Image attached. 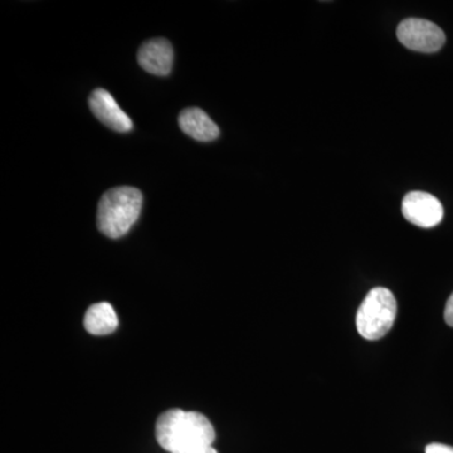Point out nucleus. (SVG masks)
I'll use <instances>...</instances> for the list:
<instances>
[{
  "mask_svg": "<svg viewBox=\"0 0 453 453\" xmlns=\"http://www.w3.org/2000/svg\"><path fill=\"white\" fill-rule=\"evenodd\" d=\"M89 107L98 120L118 133H127L133 129V121L122 111L115 98L106 89L97 88L89 96Z\"/></svg>",
  "mask_w": 453,
  "mask_h": 453,
  "instance_id": "nucleus-6",
  "label": "nucleus"
},
{
  "mask_svg": "<svg viewBox=\"0 0 453 453\" xmlns=\"http://www.w3.org/2000/svg\"><path fill=\"white\" fill-rule=\"evenodd\" d=\"M396 300L386 288H374L357 312V333L366 340H378L389 333L396 318Z\"/></svg>",
  "mask_w": 453,
  "mask_h": 453,
  "instance_id": "nucleus-3",
  "label": "nucleus"
},
{
  "mask_svg": "<svg viewBox=\"0 0 453 453\" xmlns=\"http://www.w3.org/2000/svg\"><path fill=\"white\" fill-rule=\"evenodd\" d=\"M445 320L447 325L453 327V294L446 303Z\"/></svg>",
  "mask_w": 453,
  "mask_h": 453,
  "instance_id": "nucleus-11",
  "label": "nucleus"
},
{
  "mask_svg": "<svg viewBox=\"0 0 453 453\" xmlns=\"http://www.w3.org/2000/svg\"><path fill=\"white\" fill-rule=\"evenodd\" d=\"M179 125L188 136L198 142H211L219 136L216 122L198 107L184 110L179 116Z\"/></svg>",
  "mask_w": 453,
  "mask_h": 453,
  "instance_id": "nucleus-8",
  "label": "nucleus"
},
{
  "mask_svg": "<svg viewBox=\"0 0 453 453\" xmlns=\"http://www.w3.org/2000/svg\"><path fill=\"white\" fill-rule=\"evenodd\" d=\"M142 195L134 187H116L107 190L98 203L97 226L106 237H124L139 219Z\"/></svg>",
  "mask_w": 453,
  "mask_h": 453,
  "instance_id": "nucleus-2",
  "label": "nucleus"
},
{
  "mask_svg": "<svg viewBox=\"0 0 453 453\" xmlns=\"http://www.w3.org/2000/svg\"><path fill=\"white\" fill-rule=\"evenodd\" d=\"M426 453H453V447L442 443H431L426 447Z\"/></svg>",
  "mask_w": 453,
  "mask_h": 453,
  "instance_id": "nucleus-10",
  "label": "nucleus"
},
{
  "mask_svg": "<svg viewBox=\"0 0 453 453\" xmlns=\"http://www.w3.org/2000/svg\"><path fill=\"white\" fill-rule=\"evenodd\" d=\"M402 213L408 222L421 228H434L443 219V207L436 196L425 192H411L402 202Z\"/></svg>",
  "mask_w": 453,
  "mask_h": 453,
  "instance_id": "nucleus-5",
  "label": "nucleus"
},
{
  "mask_svg": "<svg viewBox=\"0 0 453 453\" xmlns=\"http://www.w3.org/2000/svg\"><path fill=\"white\" fill-rule=\"evenodd\" d=\"M177 453H219L213 446L202 447V449H189V451L177 452Z\"/></svg>",
  "mask_w": 453,
  "mask_h": 453,
  "instance_id": "nucleus-12",
  "label": "nucleus"
},
{
  "mask_svg": "<svg viewBox=\"0 0 453 453\" xmlns=\"http://www.w3.org/2000/svg\"><path fill=\"white\" fill-rule=\"evenodd\" d=\"M396 37L407 49L423 53L437 52L446 42L445 32L440 27L419 18L404 19L396 29Z\"/></svg>",
  "mask_w": 453,
  "mask_h": 453,
  "instance_id": "nucleus-4",
  "label": "nucleus"
},
{
  "mask_svg": "<svg viewBox=\"0 0 453 453\" xmlns=\"http://www.w3.org/2000/svg\"><path fill=\"white\" fill-rule=\"evenodd\" d=\"M83 324L92 335H109L118 329L119 319L109 303H98L88 310Z\"/></svg>",
  "mask_w": 453,
  "mask_h": 453,
  "instance_id": "nucleus-9",
  "label": "nucleus"
},
{
  "mask_svg": "<svg viewBox=\"0 0 453 453\" xmlns=\"http://www.w3.org/2000/svg\"><path fill=\"white\" fill-rule=\"evenodd\" d=\"M155 436L165 451L177 453L213 446L216 431L202 413L186 412L177 408L159 417Z\"/></svg>",
  "mask_w": 453,
  "mask_h": 453,
  "instance_id": "nucleus-1",
  "label": "nucleus"
},
{
  "mask_svg": "<svg viewBox=\"0 0 453 453\" xmlns=\"http://www.w3.org/2000/svg\"><path fill=\"white\" fill-rule=\"evenodd\" d=\"M138 61L146 73L155 76H168L174 62V50L164 38L145 42L139 50Z\"/></svg>",
  "mask_w": 453,
  "mask_h": 453,
  "instance_id": "nucleus-7",
  "label": "nucleus"
}]
</instances>
